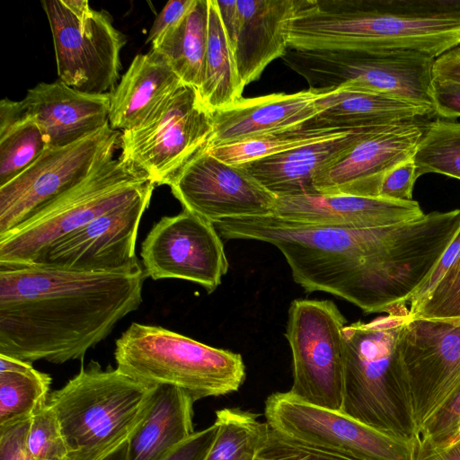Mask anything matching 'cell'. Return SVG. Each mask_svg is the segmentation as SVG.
Listing matches in <instances>:
<instances>
[{"instance_id":"60d3db41","label":"cell","mask_w":460,"mask_h":460,"mask_svg":"<svg viewBox=\"0 0 460 460\" xmlns=\"http://www.w3.org/2000/svg\"><path fill=\"white\" fill-rule=\"evenodd\" d=\"M30 419L0 427V460H34L26 448Z\"/></svg>"},{"instance_id":"ee69618b","label":"cell","mask_w":460,"mask_h":460,"mask_svg":"<svg viewBox=\"0 0 460 460\" xmlns=\"http://www.w3.org/2000/svg\"><path fill=\"white\" fill-rule=\"evenodd\" d=\"M433 76L460 82V48H455L435 59Z\"/></svg>"},{"instance_id":"603a6c76","label":"cell","mask_w":460,"mask_h":460,"mask_svg":"<svg viewBox=\"0 0 460 460\" xmlns=\"http://www.w3.org/2000/svg\"><path fill=\"white\" fill-rule=\"evenodd\" d=\"M375 128L377 127L357 129L261 158L243 166L261 186L277 197L319 194L314 185L316 174L339 160Z\"/></svg>"},{"instance_id":"7a4b0ae2","label":"cell","mask_w":460,"mask_h":460,"mask_svg":"<svg viewBox=\"0 0 460 460\" xmlns=\"http://www.w3.org/2000/svg\"><path fill=\"white\" fill-rule=\"evenodd\" d=\"M140 261L108 271L0 268V354L27 362L82 359L143 301Z\"/></svg>"},{"instance_id":"bcb514c9","label":"cell","mask_w":460,"mask_h":460,"mask_svg":"<svg viewBox=\"0 0 460 460\" xmlns=\"http://www.w3.org/2000/svg\"><path fill=\"white\" fill-rule=\"evenodd\" d=\"M128 447L127 439L101 460H128Z\"/></svg>"},{"instance_id":"2e32d148","label":"cell","mask_w":460,"mask_h":460,"mask_svg":"<svg viewBox=\"0 0 460 460\" xmlns=\"http://www.w3.org/2000/svg\"><path fill=\"white\" fill-rule=\"evenodd\" d=\"M187 209L213 224L233 217L273 214L278 197L243 167L226 164L201 151L167 184Z\"/></svg>"},{"instance_id":"74e56055","label":"cell","mask_w":460,"mask_h":460,"mask_svg":"<svg viewBox=\"0 0 460 460\" xmlns=\"http://www.w3.org/2000/svg\"><path fill=\"white\" fill-rule=\"evenodd\" d=\"M416 169L412 158L405 161L384 178L377 198L397 201L412 200V189L417 180Z\"/></svg>"},{"instance_id":"f6af8a7d","label":"cell","mask_w":460,"mask_h":460,"mask_svg":"<svg viewBox=\"0 0 460 460\" xmlns=\"http://www.w3.org/2000/svg\"><path fill=\"white\" fill-rule=\"evenodd\" d=\"M416 460H460V438L449 446L419 456Z\"/></svg>"},{"instance_id":"8d00e7d4","label":"cell","mask_w":460,"mask_h":460,"mask_svg":"<svg viewBox=\"0 0 460 460\" xmlns=\"http://www.w3.org/2000/svg\"><path fill=\"white\" fill-rule=\"evenodd\" d=\"M255 460H349L288 438L270 428Z\"/></svg>"},{"instance_id":"4fadbf2b","label":"cell","mask_w":460,"mask_h":460,"mask_svg":"<svg viewBox=\"0 0 460 460\" xmlns=\"http://www.w3.org/2000/svg\"><path fill=\"white\" fill-rule=\"evenodd\" d=\"M121 133L106 124L70 145L48 147L24 172L0 186V235L74 188L114 158Z\"/></svg>"},{"instance_id":"ffe728a7","label":"cell","mask_w":460,"mask_h":460,"mask_svg":"<svg viewBox=\"0 0 460 460\" xmlns=\"http://www.w3.org/2000/svg\"><path fill=\"white\" fill-rule=\"evenodd\" d=\"M424 215L415 200L397 201L352 195L312 194L278 197L272 216L300 224L346 228H373L416 219Z\"/></svg>"},{"instance_id":"8992f818","label":"cell","mask_w":460,"mask_h":460,"mask_svg":"<svg viewBox=\"0 0 460 460\" xmlns=\"http://www.w3.org/2000/svg\"><path fill=\"white\" fill-rule=\"evenodd\" d=\"M117 368L146 385H172L194 402L237 391L245 379L240 354L161 326L132 323L117 339Z\"/></svg>"},{"instance_id":"5b68a950","label":"cell","mask_w":460,"mask_h":460,"mask_svg":"<svg viewBox=\"0 0 460 460\" xmlns=\"http://www.w3.org/2000/svg\"><path fill=\"white\" fill-rule=\"evenodd\" d=\"M154 385L96 361L82 367L48 404L58 420L69 460H101L127 440L143 417Z\"/></svg>"},{"instance_id":"6da1fadb","label":"cell","mask_w":460,"mask_h":460,"mask_svg":"<svg viewBox=\"0 0 460 460\" xmlns=\"http://www.w3.org/2000/svg\"><path fill=\"white\" fill-rule=\"evenodd\" d=\"M214 225L225 239L277 247L305 292L334 295L367 314L407 315L406 304L458 233L460 209L373 228L311 226L272 215Z\"/></svg>"},{"instance_id":"484cf974","label":"cell","mask_w":460,"mask_h":460,"mask_svg":"<svg viewBox=\"0 0 460 460\" xmlns=\"http://www.w3.org/2000/svg\"><path fill=\"white\" fill-rule=\"evenodd\" d=\"M194 400L172 385H154L143 417L128 438V460H158L195 431Z\"/></svg>"},{"instance_id":"e575fe53","label":"cell","mask_w":460,"mask_h":460,"mask_svg":"<svg viewBox=\"0 0 460 460\" xmlns=\"http://www.w3.org/2000/svg\"><path fill=\"white\" fill-rule=\"evenodd\" d=\"M460 438V386L420 429L417 456L442 449Z\"/></svg>"},{"instance_id":"8fae6325","label":"cell","mask_w":460,"mask_h":460,"mask_svg":"<svg viewBox=\"0 0 460 460\" xmlns=\"http://www.w3.org/2000/svg\"><path fill=\"white\" fill-rule=\"evenodd\" d=\"M212 133V113L202 104L198 90L184 84L145 124L121 133L119 158L155 185H167L184 164L208 148Z\"/></svg>"},{"instance_id":"b9f144b4","label":"cell","mask_w":460,"mask_h":460,"mask_svg":"<svg viewBox=\"0 0 460 460\" xmlns=\"http://www.w3.org/2000/svg\"><path fill=\"white\" fill-rule=\"evenodd\" d=\"M196 0H170L156 16L149 31L146 43L160 40L177 26L190 13Z\"/></svg>"},{"instance_id":"83f0119b","label":"cell","mask_w":460,"mask_h":460,"mask_svg":"<svg viewBox=\"0 0 460 460\" xmlns=\"http://www.w3.org/2000/svg\"><path fill=\"white\" fill-rule=\"evenodd\" d=\"M243 88L216 0H208V46L199 99L213 114L242 99Z\"/></svg>"},{"instance_id":"5bb4252c","label":"cell","mask_w":460,"mask_h":460,"mask_svg":"<svg viewBox=\"0 0 460 460\" xmlns=\"http://www.w3.org/2000/svg\"><path fill=\"white\" fill-rule=\"evenodd\" d=\"M140 256L146 277L189 280L208 294L217 289L228 270L215 225L184 208L153 226L141 243Z\"/></svg>"},{"instance_id":"f35d334b","label":"cell","mask_w":460,"mask_h":460,"mask_svg":"<svg viewBox=\"0 0 460 460\" xmlns=\"http://www.w3.org/2000/svg\"><path fill=\"white\" fill-rule=\"evenodd\" d=\"M217 433L214 422L165 452L158 460H204Z\"/></svg>"},{"instance_id":"44dd1931","label":"cell","mask_w":460,"mask_h":460,"mask_svg":"<svg viewBox=\"0 0 460 460\" xmlns=\"http://www.w3.org/2000/svg\"><path fill=\"white\" fill-rule=\"evenodd\" d=\"M22 102L49 147L70 145L109 123L111 93L81 92L59 79L36 84Z\"/></svg>"},{"instance_id":"ba28073f","label":"cell","mask_w":460,"mask_h":460,"mask_svg":"<svg viewBox=\"0 0 460 460\" xmlns=\"http://www.w3.org/2000/svg\"><path fill=\"white\" fill-rule=\"evenodd\" d=\"M309 88H345L432 107V57L407 49L296 50L281 58Z\"/></svg>"},{"instance_id":"4316f807","label":"cell","mask_w":460,"mask_h":460,"mask_svg":"<svg viewBox=\"0 0 460 460\" xmlns=\"http://www.w3.org/2000/svg\"><path fill=\"white\" fill-rule=\"evenodd\" d=\"M208 32V0H196L177 26L152 43V50L165 60L184 84L199 90L203 80Z\"/></svg>"},{"instance_id":"1f68e13d","label":"cell","mask_w":460,"mask_h":460,"mask_svg":"<svg viewBox=\"0 0 460 460\" xmlns=\"http://www.w3.org/2000/svg\"><path fill=\"white\" fill-rule=\"evenodd\" d=\"M354 131V130H352ZM351 131L333 128H314L304 126L268 133L229 145L208 147L206 150L219 160L243 166L252 161L288 150L344 135Z\"/></svg>"},{"instance_id":"ac0fdd59","label":"cell","mask_w":460,"mask_h":460,"mask_svg":"<svg viewBox=\"0 0 460 460\" xmlns=\"http://www.w3.org/2000/svg\"><path fill=\"white\" fill-rule=\"evenodd\" d=\"M425 124L404 121L368 131L343 156L314 180L319 194L377 198L385 175L412 158Z\"/></svg>"},{"instance_id":"ab89813d","label":"cell","mask_w":460,"mask_h":460,"mask_svg":"<svg viewBox=\"0 0 460 460\" xmlns=\"http://www.w3.org/2000/svg\"><path fill=\"white\" fill-rule=\"evenodd\" d=\"M431 101L434 113L446 119L460 117V82L433 76Z\"/></svg>"},{"instance_id":"3957f363","label":"cell","mask_w":460,"mask_h":460,"mask_svg":"<svg viewBox=\"0 0 460 460\" xmlns=\"http://www.w3.org/2000/svg\"><path fill=\"white\" fill-rule=\"evenodd\" d=\"M296 50L407 49L437 58L460 45V0H305Z\"/></svg>"},{"instance_id":"30bf717a","label":"cell","mask_w":460,"mask_h":460,"mask_svg":"<svg viewBox=\"0 0 460 460\" xmlns=\"http://www.w3.org/2000/svg\"><path fill=\"white\" fill-rule=\"evenodd\" d=\"M346 319L331 300L295 299L285 336L292 353L289 392L308 403L341 411Z\"/></svg>"},{"instance_id":"277c9868","label":"cell","mask_w":460,"mask_h":460,"mask_svg":"<svg viewBox=\"0 0 460 460\" xmlns=\"http://www.w3.org/2000/svg\"><path fill=\"white\" fill-rule=\"evenodd\" d=\"M407 315L346 325L341 412L389 436L418 443L412 399L397 340Z\"/></svg>"},{"instance_id":"7402d4cb","label":"cell","mask_w":460,"mask_h":460,"mask_svg":"<svg viewBox=\"0 0 460 460\" xmlns=\"http://www.w3.org/2000/svg\"><path fill=\"white\" fill-rule=\"evenodd\" d=\"M323 94V91L308 88L294 93L242 98L212 114L213 133L208 147L304 126L318 114L316 102Z\"/></svg>"},{"instance_id":"d6a6232c","label":"cell","mask_w":460,"mask_h":460,"mask_svg":"<svg viewBox=\"0 0 460 460\" xmlns=\"http://www.w3.org/2000/svg\"><path fill=\"white\" fill-rule=\"evenodd\" d=\"M412 161L417 178L431 172L460 180V123L437 119L425 124Z\"/></svg>"},{"instance_id":"f1b7e54d","label":"cell","mask_w":460,"mask_h":460,"mask_svg":"<svg viewBox=\"0 0 460 460\" xmlns=\"http://www.w3.org/2000/svg\"><path fill=\"white\" fill-rule=\"evenodd\" d=\"M49 144L22 101L0 102V186L29 168Z\"/></svg>"},{"instance_id":"e0dca14e","label":"cell","mask_w":460,"mask_h":460,"mask_svg":"<svg viewBox=\"0 0 460 460\" xmlns=\"http://www.w3.org/2000/svg\"><path fill=\"white\" fill-rule=\"evenodd\" d=\"M154 189L155 186L148 188L54 243L34 265L108 271L135 264L139 261L136 255L139 224Z\"/></svg>"},{"instance_id":"9c48e42d","label":"cell","mask_w":460,"mask_h":460,"mask_svg":"<svg viewBox=\"0 0 460 460\" xmlns=\"http://www.w3.org/2000/svg\"><path fill=\"white\" fill-rule=\"evenodd\" d=\"M58 79L84 93H111L119 78L126 43L108 13L87 0H44Z\"/></svg>"},{"instance_id":"cb8c5ba5","label":"cell","mask_w":460,"mask_h":460,"mask_svg":"<svg viewBox=\"0 0 460 460\" xmlns=\"http://www.w3.org/2000/svg\"><path fill=\"white\" fill-rule=\"evenodd\" d=\"M184 84L154 50L138 54L111 93L109 124L130 130L145 124Z\"/></svg>"},{"instance_id":"d4e9b609","label":"cell","mask_w":460,"mask_h":460,"mask_svg":"<svg viewBox=\"0 0 460 460\" xmlns=\"http://www.w3.org/2000/svg\"><path fill=\"white\" fill-rule=\"evenodd\" d=\"M323 92L316 102L319 112L305 127L352 131L434 114L432 107L378 93L345 88Z\"/></svg>"},{"instance_id":"f546056e","label":"cell","mask_w":460,"mask_h":460,"mask_svg":"<svg viewBox=\"0 0 460 460\" xmlns=\"http://www.w3.org/2000/svg\"><path fill=\"white\" fill-rule=\"evenodd\" d=\"M50 385L31 363L0 354V427L31 419L48 403Z\"/></svg>"},{"instance_id":"7bdbcfd3","label":"cell","mask_w":460,"mask_h":460,"mask_svg":"<svg viewBox=\"0 0 460 460\" xmlns=\"http://www.w3.org/2000/svg\"><path fill=\"white\" fill-rule=\"evenodd\" d=\"M460 252V229L448 245L437 265L434 267L433 270L424 281V283L419 288V289L415 292L413 296L410 301V309L414 308L423 300H425L428 296L432 292L438 283L442 279L445 274L447 272L449 268L453 265L455 261L456 260L458 254Z\"/></svg>"},{"instance_id":"4dcf8cb0","label":"cell","mask_w":460,"mask_h":460,"mask_svg":"<svg viewBox=\"0 0 460 460\" xmlns=\"http://www.w3.org/2000/svg\"><path fill=\"white\" fill-rule=\"evenodd\" d=\"M257 416L239 408L217 411L216 437L204 460H255L270 431Z\"/></svg>"},{"instance_id":"52a82bcc","label":"cell","mask_w":460,"mask_h":460,"mask_svg":"<svg viewBox=\"0 0 460 460\" xmlns=\"http://www.w3.org/2000/svg\"><path fill=\"white\" fill-rule=\"evenodd\" d=\"M152 186L155 185L119 157L107 161L22 225L0 235V268L36 264L54 243Z\"/></svg>"},{"instance_id":"7c38bea8","label":"cell","mask_w":460,"mask_h":460,"mask_svg":"<svg viewBox=\"0 0 460 460\" xmlns=\"http://www.w3.org/2000/svg\"><path fill=\"white\" fill-rule=\"evenodd\" d=\"M264 415L270 428L305 446L349 460H416L418 443L394 438L344 413L271 394Z\"/></svg>"},{"instance_id":"d6986e66","label":"cell","mask_w":460,"mask_h":460,"mask_svg":"<svg viewBox=\"0 0 460 460\" xmlns=\"http://www.w3.org/2000/svg\"><path fill=\"white\" fill-rule=\"evenodd\" d=\"M244 87L288 49L298 0H216Z\"/></svg>"},{"instance_id":"9a60e30c","label":"cell","mask_w":460,"mask_h":460,"mask_svg":"<svg viewBox=\"0 0 460 460\" xmlns=\"http://www.w3.org/2000/svg\"><path fill=\"white\" fill-rule=\"evenodd\" d=\"M419 429L460 386V319L408 316L397 340Z\"/></svg>"},{"instance_id":"d590c367","label":"cell","mask_w":460,"mask_h":460,"mask_svg":"<svg viewBox=\"0 0 460 460\" xmlns=\"http://www.w3.org/2000/svg\"><path fill=\"white\" fill-rule=\"evenodd\" d=\"M409 316L429 320L460 319V252L428 297L409 310Z\"/></svg>"},{"instance_id":"836d02e7","label":"cell","mask_w":460,"mask_h":460,"mask_svg":"<svg viewBox=\"0 0 460 460\" xmlns=\"http://www.w3.org/2000/svg\"><path fill=\"white\" fill-rule=\"evenodd\" d=\"M25 443L34 460H69L58 420L48 403L30 419Z\"/></svg>"}]
</instances>
